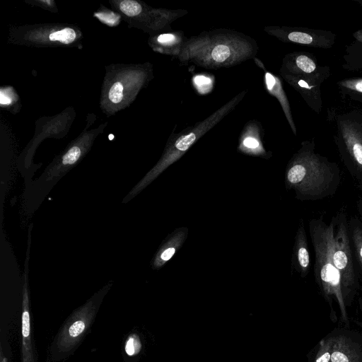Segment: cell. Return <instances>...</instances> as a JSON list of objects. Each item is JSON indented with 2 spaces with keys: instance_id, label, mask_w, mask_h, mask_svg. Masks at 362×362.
<instances>
[{
  "instance_id": "9",
  "label": "cell",
  "mask_w": 362,
  "mask_h": 362,
  "mask_svg": "<svg viewBox=\"0 0 362 362\" xmlns=\"http://www.w3.org/2000/svg\"><path fill=\"white\" fill-rule=\"evenodd\" d=\"M334 218L332 255L335 267L342 281L344 298L356 284L349 223L344 211H339Z\"/></svg>"
},
{
  "instance_id": "6",
  "label": "cell",
  "mask_w": 362,
  "mask_h": 362,
  "mask_svg": "<svg viewBox=\"0 0 362 362\" xmlns=\"http://www.w3.org/2000/svg\"><path fill=\"white\" fill-rule=\"evenodd\" d=\"M83 33L75 25L37 23L10 28L9 43L30 47L82 48Z\"/></svg>"
},
{
  "instance_id": "21",
  "label": "cell",
  "mask_w": 362,
  "mask_h": 362,
  "mask_svg": "<svg viewBox=\"0 0 362 362\" xmlns=\"http://www.w3.org/2000/svg\"><path fill=\"white\" fill-rule=\"evenodd\" d=\"M26 3L35 6H39L45 10L56 13L58 11L57 5L53 0H30Z\"/></svg>"
},
{
  "instance_id": "19",
  "label": "cell",
  "mask_w": 362,
  "mask_h": 362,
  "mask_svg": "<svg viewBox=\"0 0 362 362\" xmlns=\"http://www.w3.org/2000/svg\"><path fill=\"white\" fill-rule=\"evenodd\" d=\"M0 103L2 108L11 110L12 107L18 103V95L11 86L2 87L0 90Z\"/></svg>"
},
{
  "instance_id": "20",
  "label": "cell",
  "mask_w": 362,
  "mask_h": 362,
  "mask_svg": "<svg viewBox=\"0 0 362 362\" xmlns=\"http://www.w3.org/2000/svg\"><path fill=\"white\" fill-rule=\"evenodd\" d=\"M333 337L322 339L313 362H330L332 351Z\"/></svg>"
},
{
  "instance_id": "7",
  "label": "cell",
  "mask_w": 362,
  "mask_h": 362,
  "mask_svg": "<svg viewBox=\"0 0 362 362\" xmlns=\"http://www.w3.org/2000/svg\"><path fill=\"white\" fill-rule=\"evenodd\" d=\"M115 11L121 14L129 28H136L153 35L173 30L170 25L188 13L187 10L153 8L137 0H110Z\"/></svg>"
},
{
  "instance_id": "22",
  "label": "cell",
  "mask_w": 362,
  "mask_h": 362,
  "mask_svg": "<svg viewBox=\"0 0 362 362\" xmlns=\"http://www.w3.org/2000/svg\"><path fill=\"white\" fill-rule=\"evenodd\" d=\"M141 344L138 339L130 337L126 343L125 351L129 356H133L139 352Z\"/></svg>"
},
{
  "instance_id": "24",
  "label": "cell",
  "mask_w": 362,
  "mask_h": 362,
  "mask_svg": "<svg viewBox=\"0 0 362 362\" xmlns=\"http://www.w3.org/2000/svg\"><path fill=\"white\" fill-rule=\"evenodd\" d=\"M361 192H362V187H359ZM362 195V194H361ZM358 209H359V213L362 217V196L359 200V203H358Z\"/></svg>"
},
{
  "instance_id": "11",
  "label": "cell",
  "mask_w": 362,
  "mask_h": 362,
  "mask_svg": "<svg viewBox=\"0 0 362 362\" xmlns=\"http://www.w3.org/2000/svg\"><path fill=\"white\" fill-rule=\"evenodd\" d=\"M264 129L261 123L256 119L245 124L240 136L239 149L250 154H262Z\"/></svg>"
},
{
  "instance_id": "12",
  "label": "cell",
  "mask_w": 362,
  "mask_h": 362,
  "mask_svg": "<svg viewBox=\"0 0 362 362\" xmlns=\"http://www.w3.org/2000/svg\"><path fill=\"white\" fill-rule=\"evenodd\" d=\"M254 59L256 64L264 71V83L267 91L279 100L284 112L287 121L288 122L293 133L296 134V127L293 122L289 103L286 98V95L283 89L281 81L276 76L267 71L264 64L259 59H257L256 57Z\"/></svg>"
},
{
  "instance_id": "15",
  "label": "cell",
  "mask_w": 362,
  "mask_h": 362,
  "mask_svg": "<svg viewBox=\"0 0 362 362\" xmlns=\"http://www.w3.org/2000/svg\"><path fill=\"white\" fill-rule=\"evenodd\" d=\"M349 229L354 253L362 270V227L358 224L357 220H354L349 224Z\"/></svg>"
},
{
  "instance_id": "8",
  "label": "cell",
  "mask_w": 362,
  "mask_h": 362,
  "mask_svg": "<svg viewBox=\"0 0 362 362\" xmlns=\"http://www.w3.org/2000/svg\"><path fill=\"white\" fill-rule=\"evenodd\" d=\"M95 119V116L93 118H88V116L86 128L46 168L38 179L40 184L49 185L52 187L51 184L57 182L85 156L98 135L103 133L107 126V123L101 124L97 128L88 130Z\"/></svg>"
},
{
  "instance_id": "2",
  "label": "cell",
  "mask_w": 362,
  "mask_h": 362,
  "mask_svg": "<svg viewBox=\"0 0 362 362\" xmlns=\"http://www.w3.org/2000/svg\"><path fill=\"white\" fill-rule=\"evenodd\" d=\"M341 183L338 165L305 146L294 155L286 171V185L303 201L333 196Z\"/></svg>"
},
{
  "instance_id": "23",
  "label": "cell",
  "mask_w": 362,
  "mask_h": 362,
  "mask_svg": "<svg viewBox=\"0 0 362 362\" xmlns=\"http://www.w3.org/2000/svg\"><path fill=\"white\" fill-rule=\"evenodd\" d=\"M346 86L362 93V79L350 81L346 85Z\"/></svg>"
},
{
  "instance_id": "13",
  "label": "cell",
  "mask_w": 362,
  "mask_h": 362,
  "mask_svg": "<svg viewBox=\"0 0 362 362\" xmlns=\"http://www.w3.org/2000/svg\"><path fill=\"white\" fill-rule=\"evenodd\" d=\"M293 264L302 277H305L310 269V256L307 235L303 221L301 220L298 229L293 247Z\"/></svg>"
},
{
  "instance_id": "18",
  "label": "cell",
  "mask_w": 362,
  "mask_h": 362,
  "mask_svg": "<svg viewBox=\"0 0 362 362\" xmlns=\"http://www.w3.org/2000/svg\"><path fill=\"white\" fill-rule=\"evenodd\" d=\"M93 16L102 23L110 27L118 25L122 18L121 14L114 10L107 8L103 6H101L94 12Z\"/></svg>"
},
{
  "instance_id": "5",
  "label": "cell",
  "mask_w": 362,
  "mask_h": 362,
  "mask_svg": "<svg viewBox=\"0 0 362 362\" xmlns=\"http://www.w3.org/2000/svg\"><path fill=\"white\" fill-rule=\"evenodd\" d=\"M246 93V90L239 93L204 120L184 129L178 134L172 133L159 161L132 189L130 194L136 196L165 168L183 156L196 141L232 112Z\"/></svg>"
},
{
  "instance_id": "3",
  "label": "cell",
  "mask_w": 362,
  "mask_h": 362,
  "mask_svg": "<svg viewBox=\"0 0 362 362\" xmlns=\"http://www.w3.org/2000/svg\"><path fill=\"white\" fill-rule=\"evenodd\" d=\"M334 218L329 224L323 219L309 221V232L315 252L314 275L326 300L332 305L334 298L342 319L348 322L341 274L334 265L332 255Z\"/></svg>"
},
{
  "instance_id": "16",
  "label": "cell",
  "mask_w": 362,
  "mask_h": 362,
  "mask_svg": "<svg viewBox=\"0 0 362 362\" xmlns=\"http://www.w3.org/2000/svg\"><path fill=\"white\" fill-rule=\"evenodd\" d=\"M88 321V318H85L84 317L75 319L67 328L66 335L63 337L64 341L62 344L74 343V341L78 339L85 331Z\"/></svg>"
},
{
  "instance_id": "4",
  "label": "cell",
  "mask_w": 362,
  "mask_h": 362,
  "mask_svg": "<svg viewBox=\"0 0 362 362\" xmlns=\"http://www.w3.org/2000/svg\"><path fill=\"white\" fill-rule=\"evenodd\" d=\"M105 69L100 103L107 116L127 107L153 78V66L149 62L112 64Z\"/></svg>"
},
{
  "instance_id": "1",
  "label": "cell",
  "mask_w": 362,
  "mask_h": 362,
  "mask_svg": "<svg viewBox=\"0 0 362 362\" xmlns=\"http://www.w3.org/2000/svg\"><path fill=\"white\" fill-rule=\"evenodd\" d=\"M258 50L257 42L249 35L230 29L216 28L188 38L177 58L182 64L219 69L254 59Z\"/></svg>"
},
{
  "instance_id": "14",
  "label": "cell",
  "mask_w": 362,
  "mask_h": 362,
  "mask_svg": "<svg viewBox=\"0 0 362 362\" xmlns=\"http://www.w3.org/2000/svg\"><path fill=\"white\" fill-rule=\"evenodd\" d=\"M330 362H362V354L347 337H333Z\"/></svg>"
},
{
  "instance_id": "17",
  "label": "cell",
  "mask_w": 362,
  "mask_h": 362,
  "mask_svg": "<svg viewBox=\"0 0 362 362\" xmlns=\"http://www.w3.org/2000/svg\"><path fill=\"white\" fill-rule=\"evenodd\" d=\"M181 240H175V238L167 242L157 253L153 265L154 268H159L168 261L175 254L178 248L179 242Z\"/></svg>"
},
{
  "instance_id": "10",
  "label": "cell",
  "mask_w": 362,
  "mask_h": 362,
  "mask_svg": "<svg viewBox=\"0 0 362 362\" xmlns=\"http://www.w3.org/2000/svg\"><path fill=\"white\" fill-rule=\"evenodd\" d=\"M187 39L182 31L173 30L150 35L148 44L154 52L177 57Z\"/></svg>"
}]
</instances>
